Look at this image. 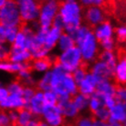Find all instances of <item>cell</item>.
Listing matches in <instances>:
<instances>
[{"label":"cell","mask_w":126,"mask_h":126,"mask_svg":"<svg viewBox=\"0 0 126 126\" xmlns=\"http://www.w3.org/2000/svg\"><path fill=\"white\" fill-rule=\"evenodd\" d=\"M51 91L59 97H73L79 92L78 84L72 73L67 71L60 63L55 61L51 69Z\"/></svg>","instance_id":"6da1fadb"},{"label":"cell","mask_w":126,"mask_h":126,"mask_svg":"<svg viewBox=\"0 0 126 126\" xmlns=\"http://www.w3.org/2000/svg\"><path fill=\"white\" fill-rule=\"evenodd\" d=\"M64 22V32L73 37L81 27V7L76 1H60L59 11Z\"/></svg>","instance_id":"7a4b0ae2"},{"label":"cell","mask_w":126,"mask_h":126,"mask_svg":"<svg viewBox=\"0 0 126 126\" xmlns=\"http://www.w3.org/2000/svg\"><path fill=\"white\" fill-rule=\"evenodd\" d=\"M99 44L100 43L92 29L79 43L76 44V46L80 49L83 61L89 64L96 61V59L99 58V55L101 53L99 52Z\"/></svg>","instance_id":"3957f363"},{"label":"cell","mask_w":126,"mask_h":126,"mask_svg":"<svg viewBox=\"0 0 126 126\" xmlns=\"http://www.w3.org/2000/svg\"><path fill=\"white\" fill-rule=\"evenodd\" d=\"M0 20L1 25L6 27L19 28L21 26L23 20L16 0H7L0 6Z\"/></svg>","instance_id":"277c9868"},{"label":"cell","mask_w":126,"mask_h":126,"mask_svg":"<svg viewBox=\"0 0 126 126\" xmlns=\"http://www.w3.org/2000/svg\"><path fill=\"white\" fill-rule=\"evenodd\" d=\"M56 61L60 63L67 71L73 73L76 69H79L82 65L83 58L79 47L75 46L68 50L61 52Z\"/></svg>","instance_id":"5b68a950"},{"label":"cell","mask_w":126,"mask_h":126,"mask_svg":"<svg viewBox=\"0 0 126 126\" xmlns=\"http://www.w3.org/2000/svg\"><path fill=\"white\" fill-rule=\"evenodd\" d=\"M41 8L38 22L40 28L50 29L53 20L60 11V0H40Z\"/></svg>","instance_id":"8992f818"},{"label":"cell","mask_w":126,"mask_h":126,"mask_svg":"<svg viewBox=\"0 0 126 126\" xmlns=\"http://www.w3.org/2000/svg\"><path fill=\"white\" fill-rule=\"evenodd\" d=\"M23 22L30 23L38 20L40 15V0H16Z\"/></svg>","instance_id":"52a82bcc"},{"label":"cell","mask_w":126,"mask_h":126,"mask_svg":"<svg viewBox=\"0 0 126 126\" xmlns=\"http://www.w3.org/2000/svg\"><path fill=\"white\" fill-rule=\"evenodd\" d=\"M42 118L49 126H63L65 118L59 105L46 106L42 113Z\"/></svg>","instance_id":"ba28073f"},{"label":"cell","mask_w":126,"mask_h":126,"mask_svg":"<svg viewBox=\"0 0 126 126\" xmlns=\"http://www.w3.org/2000/svg\"><path fill=\"white\" fill-rule=\"evenodd\" d=\"M91 72L96 77L98 82L105 79L111 80L114 79V69L110 68L109 65L100 60L92 63L91 67Z\"/></svg>","instance_id":"9c48e42d"},{"label":"cell","mask_w":126,"mask_h":126,"mask_svg":"<svg viewBox=\"0 0 126 126\" xmlns=\"http://www.w3.org/2000/svg\"><path fill=\"white\" fill-rule=\"evenodd\" d=\"M45 101H44V92L37 90L29 102L26 105V109H28L34 114L36 117L42 116V113L45 109Z\"/></svg>","instance_id":"30bf717a"},{"label":"cell","mask_w":126,"mask_h":126,"mask_svg":"<svg viewBox=\"0 0 126 126\" xmlns=\"http://www.w3.org/2000/svg\"><path fill=\"white\" fill-rule=\"evenodd\" d=\"M104 13L100 6H91L87 7L85 19L87 25L91 28H96L98 25L104 22Z\"/></svg>","instance_id":"8fae6325"},{"label":"cell","mask_w":126,"mask_h":126,"mask_svg":"<svg viewBox=\"0 0 126 126\" xmlns=\"http://www.w3.org/2000/svg\"><path fill=\"white\" fill-rule=\"evenodd\" d=\"M58 105L60 107L61 112L63 116L67 120H75L78 119L79 110L76 107L72 101V98H68V99H60Z\"/></svg>","instance_id":"7c38bea8"},{"label":"cell","mask_w":126,"mask_h":126,"mask_svg":"<svg viewBox=\"0 0 126 126\" xmlns=\"http://www.w3.org/2000/svg\"><path fill=\"white\" fill-rule=\"evenodd\" d=\"M98 83L99 82H98V79H96V77L90 71V72H88L85 79L78 85L79 92L81 94L91 97L92 94H94L96 92Z\"/></svg>","instance_id":"4fadbf2b"},{"label":"cell","mask_w":126,"mask_h":126,"mask_svg":"<svg viewBox=\"0 0 126 126\" xmlns=\"http://www.w3.org/2000/svg\"><path fill=\"white\" fill-rule=\"evenodd\" d=\"M0 106L3 110H20L26 108V101L22 95L10 94L9 97L3 101H0Z\"/></svg>","instance_id":"5bb4252c"},{"label":"cell","mask_w":126,"mask_h":126,"mask_svg":"<svg viewBox=\"0 0 126 126\" xmlns=\"http://www.w3.org/2000/svg\"><path fill=\"white\" fill-rule=\"evenodd\" d=\"M93 32L99 42L105 39H109V38H112L114 34L113 28L111 24L108 21H104L101 24L98 25L96 28H94Z\"/></svg>","instance_id":"9a60e30c"},{"label":"cell","mask_w":126,"mask_h":126,"mask_svg":"<svg viewBox=\"0 0 126 126\" xmlns=\"http://www.w3.org/2000/svg\"><path fill=\"white\" fill-rule=\"evenodd\" d=\"M0 69L9 73H18L23 69H32V60L24 63H14L5 60L0 63Z\"/></svg>","instance_id":"2e32d148"},{"label":"cell","mask_w":126,"mask_h":126,"mask_svg":"<svg viewBox=\"0 0 126 126\" xmlns=\"http://www.w3.org/2000/svg\"><path fill=\"white\" fill-rule=\"evenodd\" d=\"M110 123H118L123 124L126 121V106L124 104L117 102L110 110Z\"/></svg>","instance_id":"e0dca14e"},{"label":"cell","mask_w":126,"mask_h":126,"mask_svg":"<svg viewBox=\"0 0 126 126\" xmlns=\"http://www.w3.org/2000/svg\"><path fill=\"white\" fill-rule=\"evenodd\" d=\"M114 79L118 85H126V54L119 59L115 70H114Z\"/></svg>","instance_id":"ac0fdd59"},{"label":"cell","mask_w":126,"mask_h":126,"mask_svg":"<svg viewBox=\"0 0 126 126\" xmlns=\"http://www.w3.org/2000/svg\"><path fill=\"white\" fill-rule=\"evenodd\" d=\"M18 31L19 28L6 27V26L1 25L0 27V41H1V43H7L9 45H12L16 39Z\"/></svg>","instance_id":"d6986e66"},{"label":"cell","mask_w":126,"mask_h":126,"mask_svg":"<svg viewBox=\"0 0 126 126\" xmlns=\"http://www.w3.org/2000/svg\"><path fill=\"white\" fill-rule=\"evenodd\" d=\"M6 60L14 63H24L29 62V61L33 60V59H32L31 52L29 49L16 50V49H12L11 48L10 53Z\"/></svg>","instance_id":"ffe728a7"},{"label":"cell","mask_w":126,"mask_h":126,"mask_svg":"<svg viewBox=\"0 0 126 126\" xmlns=\"http://www.w3.org/2000/svg\"><path fill=\"white\" fill-rule=\"evenodd\" d=\"M63 30L60 29H57L55 27H51L49 31L47 33V37H46V40H45V48L47 50L50 51L52 48L55 47L56 45H58L59 39H60V36L62 35Z\"/></svg>","instance_id":"44dd1931"},{"label":"cell","mask_w":126,"mask_h":126,"mask_svg":"<svg viewBox=\"0 0 126 126\" xmlns=\"http://www.w3.org/2000/svg\"><path fill=\"white\" fill-rule=\"evenodd\" d=\"M116 88L117 85H115L111 80L105 79V80H101L98 83L96 92H98L99 94L102 95V96H104V95H114L115 96Z\"/></svg>","instance_id":"7402d4cb"},{"label":"cell","mask_w":126,"mask_h":126,"mask_svg":"<svg viewBox=\"0 0 126 126\" xmlns=\"http://www.w3.org/2000/svg\"><path fill=\"white\" fill-rule=\"evenodd\" d=\"M54 63L48 57L40 60H32V69H34L38 72H47L50 70V67L53 66Z\"/></svg>","instance_id":"603a6c76"},{"label":"cell","mask_w":126,"mask_h":126,"mask_svg":"<svg viewBox=\"0 0 126 126\" xmlns=\"http://www.w3.org/2000/svg\"><path fill=\"white\" fill-rule=\"evenodd\" d=\"M12 49H16V50H24V49H29V38L28 36L19 29L17 36L14 43L11 45Z\"/></svg>","instance_id":"cb8c5ba5"},{"label":"cell","mask_w":126,"mask_h":126,"mask_svg":"<svg viewBox=\"0 0 126 126\" xmlns=\"http://www.w3.org/2000/svg\"><path fill=\"white\" fill-rule=\"evenodd\" d=\"M99 60L105 62L107 65L114 69L115 70V68H116V65L118 61H119V59L117 57V55L114 53L113 51H109V50H102L99 55Z\"/></svg>","instance_id":"d4e9b609"},{"label":"cell","mask_w":126,"mask_h":126,"mask_svg":"<svg viewBox=\"0 0 126 126\" xmlns=\"http://www.w3.org/2000/svg\"><path fill=\"white\" fill-rule=\"evenodd\" d=\"M58 46L60 50H61V52L65 50H68L71 47H75L76 42L74 40L73 37H71L69 34L66 33V32H63L62 35L60 36L59 42H58Z\"/></svg>","instance_id":"484cf974"},{"label":"cell","mask_w":126,"mask_h":126,"mask_svg":"<svg viewBox=\"0 0 126 126\" xmlns=\"http://www.w3.org/2000/svg\"><path fill=\"white\" fill-rule=\"evenodd\" d=\"M72 101L79 111L89 109V103H90V97L89 96H86V95L78 92L75 96L72 97Z\"/></svg>","instance_id":"4316f807"},{"label":"cell","mask_w":126,"mask_h":126,"mask_svg":"<svg viewBox=\"0 0 126 126\" xmlns=\"http://www.w3.org/2000/svg\"><path fill=\"white\" fill-rule=\"evenodd\" d=\"M106 123L96 120L91 116H81L76 120L75 126H104Z\"/></svg>","instance_id":"83f0119b"},{"label":"cell","mask_w":126,"mask_h":126,"mask_svg":"<svg viewBox=\"0 0 126 126\" xmlns=\"http://www.w3.org/2000/svg\"><path fill=\"white\" fill-rule=\"evenodd\" d=\"M103 101L101 94H99L98 92H95L94 94H92L90 97V103H89V110L91 112L95 113L99 109L103 107Z\"/></svg>","instance_id":"f1b7e54d"},{"label":"cell","mask_w":126,"mask_h":126,"mask_svg":"<svg viewBox=\"0 0 126 126\" xmlns=\"http://www.w3.org/2000/svg\"><path fill=\"white\" fill-rule=\"evenodd\" d=\"M50 83H51V69L47 71V72H45L44 75L42 76V78L37 82V87L36 88L44 92H48V91H51Z\"/></svg>","instance_id":"f546056e"},{"label":"cell","mask_w":126,"mask_h":126,"mask_svg":"<svg viewBox=\"0 0 126 126\" xmlns=\"http://www.w3.org/2000/svg\"><path fill=\"white\" fill-rule=\"evenodd\" d=\"M35 117L36 116L32 113L30 110L24 108V109L19 110L18 119L16 121V126H26L30 121L33 120Z\"/></svg>","instance_id":"4dcf8cb0"},{"label":"cell","mask_w":126,"mask_h":126,"mask_svg":"<svg viewBox=\"0 0 126 126\" xmlns=\"http://www.w3.org/2000/svg\"><path fill=\"white\" fill-rule=\"evenodd\" d=\"M93 116L98 121H101V122H103V123H109L110 117V110L105 107V106H103L101 109H99L95 113H93Z\"/></svg>","instance_id":"1f68e13d"},{"label":"cell","mask_w":126,"mask_h":126,"mask_svg":"<svg viewBox=\"0 0 126 126\" xmlns=\"http://www.w3.org/2000/svg\"><path fill=\"white\" fill-rule=\"evenodd\" d=\"M44 101L46 106H54L59 102V96L53 91L44 92ZM45 106V107H46Z\"/></svg>","instance_id":"d6a6232c"},{"label":"cell","mask_w":126,"mask_h":126,"mask_svg":"<svg viewBox=\"0 0 126 126\" xmlns=\"http://www.w3.org/2000/svg\"><path fill=\"white\" fill-rule=\"evenodd\" d=\"M7 90L9 92L10 94H17V95H22L23 94V90H24V85L21 82L17 80V81L11 82L7 86Z\"/></svg>","instance_id":"836d02e7"},{"label":"cell","mask_w":126,"mask_h":126,"mask_svg":"<svg viewBox=\"0 0 126 126\" xmlns=\"http://www.w3.org/2000/svg\"><path fill=\"white\" fill-rule=\"evenodd\" d=\"M115 97H116L117 102L126 105V86L117 85Z\"/></svg>","instance_id":"e575fe53"},{"label":"cell","mask_w":126,"mask_h":126,"mask_svg":"<svg viewBox=\"0 0 126 126\" xmlns=\"http://www.w3.org/2000/svg\"><path fill=\"white\" fill-rule=\"evenodd\" d=\"M37 88H33L32 86H24V90H23V98L26 101V105L29 103V101L31 100L33 96L35 95L36 92H37Z\"/></svg>","instance_id":"d590c367"},{"label":"cell","mask_w":126,"mask_h":126,"mask_svg":"<svg viewBox=\"0 0 126 126\" xmlns=\"http://www.w3.org/2000/svg\"><path fill=\"white\" fill-rule=\"evenodd\" d=\"M101 97H102L104 106L106 108H108L109 110H110L117 103L116 97L114 95H104V96L101 95Z\"/></svg>","instance_id":"8d00e7d4"},{"label":"cell","mask_w":126,"mask_h":126,"mask_svg":"<svg viewBox=\"0 0 126 126\" xmlns=\"http://www.w3.org/2000/svg\"><path fill=\"white\" fill-rule=\"evenodd\" d=\"M99 43H100V46L103 50L113 51V49L115 48V41L113 38L105 39V40H102Z\"/></svg>","instance_id":"74e56055"},{"label":"cell","mask_w":126,"mask_h":126,"mask_svg":"<svg viewBox=\"0 0 126 126\" xmlns=\"http://www.w3.org/2000/svg\"><path fill=\"white\" fill-rule=\"evenodd\" d=\"M115 34H116V38L118 41L120 42H125L126 41V27L124 26H121L119 28H117L115 30Z\"/></svg>","instance_id":"f35d334b"},{"label":"cell","mask_w":126,"mask_h":126,"mask_svg":"<svg viewBox=\"0 0 126 126\" xmlns=\"http://www.w3.org/2000/svg\"><path fill=\"white\" fill-rule=\"evenodd\" d=\"M11 124V121L8 116V113L6 110H3L1 114H0V125L1 126H6Z\"/></svg>","instance_id":"ab89813d"},{"label":"cell","mask_w":126,"mask_h":126,"mask_svg":"<svg viewBox=\"0 0 126 126\" xmlns=\"http://www.w3.org/2000/svg\"><path fill=\"white\" fill-rule=\"evenodd\" d=\"M52 27H55L57 29H60L61 30L64 31V22H63V19L61 17L60 14H58L56 17L54 18L53 20V24H52Z\"/></svg>","instance_id":"60d3db41"},{"label":"cell","mask_w":126,"mask_h":126,"mask_svg":"<svg viewBox=\"0 0 126 126\" xmlns=\"http://www.w3.org/2000/svg\"><path fill=\"white\" fill-rule=\"evenodd\" d=\"M7 113H8V116H9V118H10L11 123H13V124H16V121H17V119H18L19 110H7Z\"/></svg>","instance_id":"b9f144b4"},{"label":"cell","mask_w":126,"mask_h":126,"mask_svg":"<svg viewBox=\"0 0 126 126\" xmlns=\"http://www.w3.org/2000/svg\"><path fill=\"white\" fill-rule=\"evenodd\" d=\"M9 92H8V90L7 88H5V87H1L0 88V101H3L5 100H6L7 98L9 97Z\"/></svg>","instance_id":"7bdbcfd3"},{"label":"cell","mask_w":126,"mask_h":126,"mask_svg":"<svg viewBox=\"0 0 126 126\" xmlns=\"http://www.w3.org/2000/svg\"><path fill=\"white\" fill-rule=\"evenodd\" d=\"M38 124H39V121L35 117L33 120H31L30 122H29L28 124L26 126H38Z\"/></svg>","instance_id":"ee69618b"},{"label":"cell","mask_w":126,"mask_h":126,"mask_svg":"<svg viewBox=\"0 0 126 126\" xmlns=\"http://www.w3.org/2000/svg\"><path fill=\"white\" fill-rule=\"evenodd\" d=\"M103 2L104 0H92V6H101L103 4Z\"/></svg>","instance_id":"f6af8a7d"},{"label":"cell","mask_w":126,"mask_h":126,"mask_svg":"<svg viewBox=\"0 0 126 126\" xmlns=\"http://www.w3.org/2000/svg\"><path fill=\"white\" fill-rule=\"evenodd\" d=\"M79 1H80V3L82 4V6H84L89 7V6H92V0H79Z\"/></svg>","instance_id":"bcb514c9"},{"label":"cell","mask_w":126,"mask_h":126,"mask_svg":"<svg viewBox=\"0 0 126 126\" xmlns=\"http://www.w3.org/2000/svg\"><path fill=\"white\" fill-rule=\"evenodd\" d=\"M104 126H123L122 123H106V124Z\"/></svg>","instance_id":"7dc6e473"},{"label":"cell","mask_w":126,"mask_h":126,"mask_svg":"<svg viewBox=\"0 0 126 126\" xmlns=\"http://www.w3.org/2000/svg\"><path fill=\"white\" fill-rule=\"evenodd\" d=\"M38 126H49V125H48L47 123H46L44 121H43V122H39V124H38Z\"/></svg>","instance_id":"c3c4849f"},{"label":"cell","mask_w":126,"mask_h":126,"mask_svg":"<svg viewBox=\"0 0 126 126\" xmlns=\"http://www.w3.org/2000/svg\"><path fill=\"white\" fill-rule=\"evenodd\" d=\"M6 1H7V0H0V6H3L4 4H5L6 2Z\"/></svg>","instance_id":"681fc988"},{"label":"cell","mask_w":126,"mask_h":126,"mask_svg":"<svg viewBox=\"0 0 126 126\" xmlns=\"http://www.w3.org/2000/svg\"><path fill=\"white\" fill-rule=\"evenodd\" d=\"M6 126H16V125H15V124H13V123H11V124H9V125H6Z\"/></svg>","instance_id":"f907efd6"},{"label":"cell","mask_w":126,"mask_h":126,"mask_svg":"<svg viewBox=\"0 0 126 126\" xmlns=\"http://www.w3.org/2000/svg\"><path fill=\"white\" fill-rule=\"evenodd\" d=\"M123 126H126V121L124 122V123H123Z\"/></svg>","instance_id":"816d5d0a"},{"label":"cell","mask_w":126,"mask_h":126,"mask_svg":"<svg viewBox=\"0 0 126 126\" xmlns=\"http://www.w3.org/2000/svg\"><path fill=\"white\" fill-rule=\"evenodd\" d=\"M124 53L126 54V46H125V47H124Z\"/></svg>","instance_id":"f5cc1de1"},{"label":"cell","mask_w":126,"mask_h":126,"mask_svg":"<svg viewBox=\"0 0 126 126\" xmlns=\"http://www.w3.org/2000/svg\"><path fill=\"white\" fill-rule=\"evenodd\" d=\"M67 126H69V125H67Z\"/></svg>","instance_id":"db71d44e"}]
</instances>
